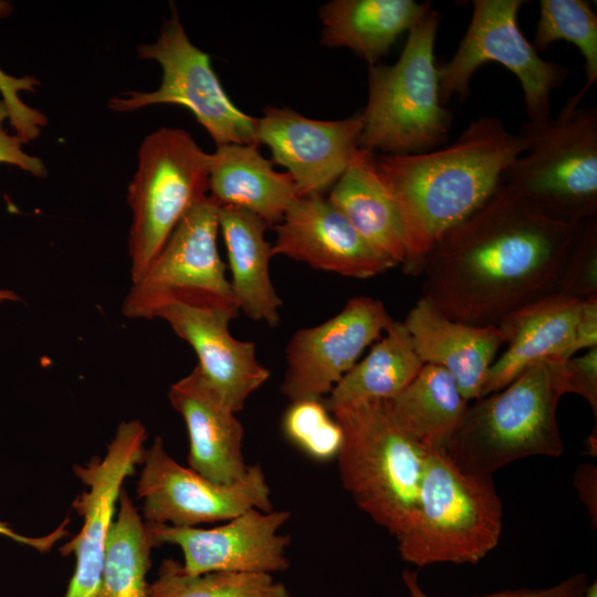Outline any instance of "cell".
<instances>
[{
	"label": "cell",
	"instance_id": "d6986e66",
	"mask_svg": "<svg viewBox=\"0 0 597 597\" xmlns=\"http://www.w3.org/2000/svg\"><path fill=\"white\" fill-rule=\"evenodd\" d=\"M168 398L187 427L189 468L218 484L242 479L249 468L242 453L243 427L197 366L171 385Z\"/></svg>",
	"mask_w": 597,
	"mask_h": 597
},
{
	"label": "cell",
	"instance_id": "2e32d148",
	"mask_svg": "<svg viewBox=\"0 0 597 597\" xmlns=\"http://www.w3.org/2000/svg\"><path fill=\"white\" fill-rule=\"evenodd\" d=\"M362 113L337 121L305 117L290 108L266 107L256 118V140L273 163L286 168L300 197L323 195L342 177L359 148Z\"/></svg>",
	"mask_w": 597,
	"mask_h": 597
},
{
	"label": "cell",
	"instance_id": "d590c367",
	"mask_svg": "<svg viewBox=\"0 0 597 597\" xmlns=\"http://www.w3.org/2000/svg\"><path fill=\"white\" fill-rule=\"evenodd\" d=\"M8 121V112L0 100V164H8L35 176L44 177L48 171L44 163L35 156L28 155L22 149L24 144L15 135H10L4 128L3 123Z\"/></svg>",
	"mask_w": 597,
	"mask_h": 597
},
{
	"label": "cell",
	"instance_id": "6da1fadb",
	"mask_svg": "<svg viewBox=\"0 0 597 597\" xmlns=\"http://www.w3.org/2000/svg\"><path fill=\"white\" fill-rule=\"evenodd\" d=\"M582 223L552 219L501 184L427 253L419 271L422 297L453 321L498 326L514 311L561 293Z\"/></svg>",
	"mask_w": 597,
	"mask_h": 597
},
{
	"label": "cell",
	"instance_id": "277c9868",
	"mask_svg": "<svg viewBox=\"0 0 597 597\" xmlns=\"http://www.w3.org/2000/svg\"><path fill=\"white\" fill-rule=\"evenodd\" d=\"M503 506L491 475L461 469L446 450H428L416 510L395 535L418 567L478 564L500 541Z\"/></svg>",
	"mask_w": 597,
	"mask_h": 597
},
{
	"label": "cell",
	"instance_id": "d6a6232c",
	"mask_svg": "<svg viewBox=\"0 0 597 597\" xmlns=\"http://www.w3.org/2000/svg\"><path fill=\"white\" fill-rule=\"evenodd\" d=\"M11 12V4L0 0V18L9 15ZM39 84V81L33 76L14 77L0 69L1 101L7 108L8 121L14 129V135L23 143L38 138L41 129L48 123L43 113L24 104L19 96L21 91L35 92Z\"/></svg>",
	"mask_w": 597,
	"mask_h": 597
},
{
	"label": "cell",
	"instance_id": "8d00e7d4",
	"mask_svg": "<svg viewBox=\"0 0 597 597\" xmlns=\"http://www.w3.org/2000/svg\"><path fill=\"white\" fill-rule=\"evenodd\" d=\"M597 346V297L583 301L579 318L576 323L570 345L565 359L582 349Z\"/></svg>",
	"mask_w": 597,
	"mask_h": 597
},
{
	"label": "cell",
	"instance_id": "603a6c76",
	"mask_svg": "<svg viewBox=\"0 0 597 597\" xmlns=\"http://www.w3.org/2000/svg\"><path fill=\"white\" fill-rule=\"evenodd\" d=\"M375 156L359 147L327 199L375 250L395 264H404L407 256L404 220Z\"/></svg>",
	"mask_w": 597,
	"mask_h": 597
},
{
	"label": "cell",
	"instance_id": "8fae6325",
	"mask_svg": "<svg viewBox=\"0 0 597 597\" xmlns=\"http://www.w3.org/2000/svg\"><path fill=\"white\" fill-rule=\"evenodd\" d=\"M138 56L156 61L161 70L160 85L153 92H126L109 100L114 112H134L157 104L188 108L217 146L255 145L256 118L239 109L227 95L210 56L188 38L174 6L155 43L142 44Z\"/></svg>",
	"mask_w": 597,
	"mask_h": 597
},
{
	"label": "cell",
	"instance_id": "8992f818",
	"mask_svg": "<svg viewBox=\"0 0 597 597\" xmlns=\"http://www.w3.org/2000/svg\"><path fill=\"white\" fill-rule=\"evenodd\" d=\"M439 23V12L431 9L408 32L396 63L368 66L359 147L386 155H409L447 145L453 115L439 94L434 57Z\"/></svg>",
	"mask_w": 597,
	"mask_h": 597
},
{
	"label": "cell",
	"instance_id": "f546056e",
	"mask_svg": "<svg viewBox=\"0 0 597 597\" xmlns=\"http://www.w3.org/2000/svg\"><path fill=\"white\" fill-rule=\"evenodd\" d=\"M576 45L584 59L586 81L569 98L580 104L597 80V15L583 0H541L533 46L540 53L553 42Z\"/></svg>",
	"mask_w": 597,
	"mask_h": 597
},
{
	"label": "cell",
	"instance_id": "30bf717a",
	"mask_svg": "<svg viewBox=\"0 0 597 597\" xmlns=\"http://www.w3.org/2000/svg\"><path fill=\"white\" fill-rule=\"evenodd\" d=\"M523 0H474L465 34L452 57L439 69L442 104L457 96L465 100L474 72L496 62L520 81L527 121L552 117V92L568 76V69L542 59L517 25Z\"/></svg>",
	"mask_w": 597,
	"mask_h": 597
},
{
	"label": "cell",
	"instance_id": "f1b7e54d",
	"mask_svg": "<svg viewBox=\"0 0 597 597\" xmlns=\"http://www.w3.org/2000/svg\"><path fill=\"white\" fill-rule=\"evenodd\" d=\"M146 597H294L284 584L263 573L209 572L188 574L166 558Z\"/></svg>",
	"mask_w": 597,
	"mask_h": 597
},
{
	"label": "cell",
	"instance_id": "484cf974",
	"mask_svg": "<svg viewBox=\"0 0 597 597\" xmlns=\"http://www.w3.org/2000/svg\"><path fill=\"white\" fill-rule=\"evenodd\" d=\"M385 404L421 447L446 451L469 406L452 376L431 364H423L412 381Z\"/></svg>",
	"mask_w": 597,
	"mask_h": 597
},
{
	"label": "cell",
	"instance_id": "3957f363",
	"mask_svg": "<svg viewBox=\"0 0 597 597\" xmlns=\"http://www.w3.org/2000/svg\"><path fill=\"white\" fill-rule=\"evenodd\" d=\"M565 359L538 362L503 389L469 405L447 452L463 470L491 475L526 457H558L557 406L567 392Z\"/></svg>",
	"mask_w": 597,
	"mask_h": 597
},
{
	"label": "cell",
	"instance_id": "9c48e42d",
	"mask_svg": "<svg viewBox=\"0 0 597 597\" xmlns=\"http://www.w3.org/2000/svg\"><path fill=\"white\" fill-rule=\"evenodd\" d=\"M218 208L207 196L184 216L145 273L132 282L124 316L155 318L172 302L239 312L217 248Z\"/></svg>",
	"mask_w": 597,
	"mask_h": 597
},
{
	"label": "cell",
	"instance_id": "1f68e13d",
	"mask_svg": "<svg viewBox=\"0 0 597 597\" xmlns=\"http://www.w3.org/2000/svg\"><path fill=\"white\" fill-rule=\"evenodd\" d=\"M559 294L579 301L597 297V217L582 223Z\"/></svg>",
	"mask_w": 597,
	"mask_h": 597
},
{
	"label": "cell",
	"instance_id": "4316f807",
	"mask_svg": "<svg viewBox=\"0 0 597 597\" xmlns=\"http://www.w3.org/2000/svg\"><path fill=\"white\" fill-rule=\"evenodd\" d=\"M368 355L333 388L326 407L356 401H387L399 395L417 376L423 363L418 357L404 323L396 322L385 332Z\"/></svg>",
	"mask_w": 597,
	"mask_h": 597
},
{
	"label": "cell",
	"instance_id": "f35d334b",
	"mask_svg": "<svg viewBox=\"0 0 597 597\" xmlns=\"http://www.w3.org/2000/svg\"><path fill=\"white\" fill-rule=\"evenodd\" d=\"M0 534L2 535H7L15 541H19V542H22V543H28L30 544L31 540L30 538H27V537H22L15 533H13L9 527H7L6 524L1 523L0 522Z\"/></svg>",
	"mask_w": 597,
	"mask_h": 597
},
{
	"label": "cell",
	"instance_id": "4dcf8cb0",
	"mask_svg": "<svg viewBox=\"0 0 597 597\" xmlns=\"http://www.w3.org/2000/svg\"><path fill=\"white\" fill-rule=\"evenodd\" d=\"M282 429L292 443L315 460L336 458L342 447V429L324 400L291 402L283 416Z\"/></svg>",
	"mask_w": 597,
	"mask_h": 597
},
{
	"label": "cell",
	"instance_id": "7c38bea8",
	"mask_svg": "<svg viewBox=\"0 0 597 597\" xmlns=\"http://www.w3.org/2000/svg\"><path fill=\"white\" fill-rule=\"evenodd\" d=\"M140 464L136 493L143 501L145 522L196 527L229 521L250 509L273 510L271 490L259 464L249 465L235 483L218 484L175 461L159 437L145 448Z\"/></svg>",
	"mask_w": 597,
	"mask_h": 597
},
{
	"label": "cell",
	"instance_id": "44dd1931",
	"mask_svg": "<svg viewBox=\"0 0 597 597\" xmlns=\"http://www.w3.org/2000/svg\"><path fill=\"white\" fill-rule=\"evenodd\" d=\"M582 304L564 294H551L503 318L498 327L507 347L491 365L482 397L503 389L538 362L565 359Z\"/></svg>",
	"mask_w": 597,
	"mask_h": 597
},
{
	"label": "cell",
	"instance_id": "ab89813d",
	"mask_svg": "<svg viewBox=\"0 0 597 597\" xmlns=\"http://www.w3.org/2000/svg\"><path fill=\"white\" fill-rule=\"evenodd\" d=\"M579 597H597V583L594 580L591 584H588Z\"/></svg>",
	"mask_w": 597,
	"mask_h": 597
},
{
	"label": "cell",
	"instance_id": "9a60e30c",
	"mask_svg": "<svg viewBox=\"0 0 597 597\" xmlns=\"http://www.w3.org/2000/svg\"><path fill=\"white\" fill-rule=\"evenodd\" d=\"M286 510L250 509L213 528L176 527L146 522L154 547L179 546L188 574L209 572L263 573L286 570L291 538L279 533L290 520Z\"/></svg>",
	"mask_w": 597,
	"mask_h": 597
},
{
	"label": "cell",
	"instance_id": "cb8c5ba5",
	"mask_svg": "<svg viewBox=\"0 0 597 597\" xmlns=\"http://www.w3.org/2000/svg\"><path fill=\"white\" fill-rule=\"evenodd\" d=\"M431 10L413 0H333L320 8L321 43L346 48L369 66L387 54L398 36Z\"/></svg>",
	"mask_w": 597,
	"mask_h": 597
},
{
	"label": "cell",
	"instance_id": "ac0fdd59",
	"mask_svg": "<svg viewBox=\"0 0 597 597\" xmlns=\"http://www.w3.org/2000/svg\"><path fill=\"white\" fill-rule=\"evenodd\" d=\"M239 312L172 302L155 317L168 323L198 357V369L210 386L235 411L270 378L256 357L255 344L232 336L229 323Z\"/></svg>",
	"mask_w": 597,
	"mask_h": 597
},
{
	"label": "cell",
	"instance_id": "836d02e7",
	"mask_svg": "<svg viewBox=\"0 0 597 597\" xmlns=\"http://www.w3.org/2000/svg\"><path fill=\"white\" fill-rule=\"evenodd\" d=\"M402 580L409 593V597H430L420 587L417 572L410 569L404 570ZM587 585V575L585 573H578L546 588L505 589L473 597H579Z\"/></svg>",
	"mask_w": 597,
	"mask_h": 597
},
{
	"label": "cell",
	"instance_id": "ffe728a7",
	"mask_svg": "<svg viewBox=\"0 0 597 597\" xmlns=\"http://www.w3.org/2000/svg\"><path fill=\"white\" fill-rule=\"evenodd\" d=\"M423 364L446 369L467 401L482 397L491 365L502 344L498 326H475L453 321L420 297L404 322Z\"/></svg>",
	"mask_w": 597,
	"mask_h": 597
},
{
	"label": "cell",
	"instance_id": "e0dca14e",
	"mask_svg": "<svg viewBox=\"0 0 597 597\" xmlns=\"http://www.w3.org/2000/svg\"><path fill=\"white\" fill-rule=\"evenodd\" d=\"M273 255L315 270L367 279L396 264L375 250L323 195L300 197L275 226Z\"/></svg>",
	"mask_w": 597,
	"mask_h": 597
},
{
	"label": "cell",
	"instance_id": "4fadbf2b",
	"mask_svg": "<svg viewBox=\"0 0 597 597\" xmlns=\"http://www.w3.org/2000/svg\"><path fill=\"white\" fill-rule=\"evenodd\" d=\"M392 323L380 300L355 296L326 322L296 331L286 347L281 392L290 402L323 400Z\"/></svg>",
	"mask_w": 597,
	"mask_h": 597
},
{
	"label": "cell",
	"instance_id": "e575fe53",
	"mask_svg": "<svg viewBox=\"0 0 597 597\" xmlns=\"http://www.w3.org/2000/svg\"><path fill=\"white\" fill-rule=\"evenodd\" d=\"M567 392L583 397L597 415V346L564 362Z\"/></svg>",
	"mask_w": 597,
	"mask_h": 597
},
{
	"label": "cell",
	"instance_id": "7a4b0ae2",
	"mask_svg": "<svg viewBox=\"0 0 597 597\" xmlns=\"http://www.w3.org/2000/svg\"><path fill=\"white\" fill-rule=\"evenodd\" d=\"M524 151L519 134L500 118L480 116L449 145L421 154L375 156L404 220L406 273L419 274L430 249L498 190L503 174Z\"/></svg>",
	"mask_w": 597,
	"mask_h": 597
},
{
	"label": "cell",
	"instance_id": "5bb4252c",
	"mask_svg": "<svg viewBox=\"0 0 597 597\" xmlns=\"http://www.w3.org/2000/svg\"><path fill=\"white\" fill-rule=\"evenodd\" d=\"M147 432L139 420L123 421L103 458L94 457L73 471L87 490L73 502L83 517L77 535L61 547L63 556L75 555L73 576L64 597H96L107 536L124 480L142 463Z\"/></svg>",
	"mask_w": 597,
	"mask_h": 597
},
{
	"label": "cell",
	"instance_id": "74e56055",
	"mask_svg": "<svg viewBox=\"0 0 597 597\" xmlns=\"http://www.w3.org/2000/svg\"><path fill=\"white\" fill-rule=\"evenodd\" d=\"M574 483L582 502L585 504L591 523H597V468L585 463L578 467L574 474Z\"/></svg>",
	"mask_w": 597,
	"mask_h": 597
},
{
	"label": "cell",
	"instance_id": "60d3db41",
	"mask_svg": "<svg viewBox=\"0 0 597 597\" xmlns=\"http://www.w3.org/2000/svg\"><path fill=\"white\" fill-rule=\"evenodd\" d=\"M15 295L11 291L0 290V303L7 300H14Z\"/></svg>",
	"mask_w": 597,
	"mask_h": 597
},
{
	"label": "cell",
	"instance_id": "d4e9b609",
	"mask_svg": "<svg viewBox=\"0 0 597 597\" xmlns=\"http://www.w3.org/2000/svg\"><path fill=\"white\" fill-rule=\"evenodd\" d=\"M218 223L229 259L231 289L239 311L253 321L274 327L282 301L270 276L272 245L265 239L268 224L235 207H219Z\"/></svg>",
	"mask_w": 597,
	"mask_h": 597
},
{
	"label": "cell",
	"instance_id": "5b68a950",
	"mask_svg": "<svg viewBox=\"0 0 597 597\" xmlns=\"http://www.w3.org/2000/svg\"><path fill=\"white\" fill-rule=\"evenodd\" d=\"M326 408L343 432L336 459L344 489L375 523L396 535L416 510L428 450L396 422L385 401Z\"/></svg>",
	"mask_w": 597,
	"mask_h": 597
},
{
	"label": "cell",
	"instance_id": "52a82bcc",
	"mask_svg": "<svg viewBox=\"0 0 597 597\" xmlns=\"http://www.w3.org/2000/svg\"><path fill=\"white\" fill-rule=\"evenodd\" d=\"M525 151L501 184L557 221L597 217V109L568 98L556 118L526 121L519 130Z\"/></svg>",
	"mask_w": 597,
	"mask_h": 597
},
{
	"label": "cell",
	"instance_id": "83f0119b",
	"mask_svg": "<svg viewBox=\"0 0 597 597\" xmlns=\"http://www.w3.org/2000/svg\"><path fill=\"white\" fill-rule=\"evenodd\" d=\"M118 515L111 526L96 597H146V575L154 547L143 516L122 489Z\"/></svg>",
	"mask_w": 597,
	"mask_h": 597
},
{
	"label": "cell",
	"instance_id": "7402d4cb",
	"mask_svg": "<svg viewBox=\"0 0 597 597\" xmlns=\"http://www.w3.org/2000/svg\"><path fill=\"white\" fill-rule=\"evenodd\" d=\"M208 192L218 207L244 209L275 227L300 198L289 172H279L255 145L228 144L210 154Z\"/></svg>",
	"mask_w": 597,
	"mask_h": 597
},
{
	"label": "cell",
	"instance_id": "ba28073f",
	"mask_svg": "<svg viewBox=\"0 0 597 597\" xmlns=\"http://www.w3.org/2000/svg\"><path fill=\"white\" fill-rule=\"evenodd\" d=\"M209 164L210 154L185 129L161 127L144 138L127 189L132 282L145 273L184 216L208 196Z\"/></svg>",
	"mask_w": 597,
	"mask_h": 597
}]
</instances>
